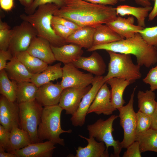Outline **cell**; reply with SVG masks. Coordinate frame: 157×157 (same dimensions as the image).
Returning a JSON list of instances; mask_svg holds the SVG:
<instances>
[{
	"instance_id": "44",
	"label": "cell",
	"mask_w": 157,
	"mask_h": 157,
	"mask_svg": "<svg viewBox=\"0 0 157 157\" xmlns=\"http://www.w3.org/2000/svg\"><path fill=\"white\" fill-rule=\"evenodd\" d=\"M14 6V0H0V8L4 11H10Z\"/></svg>"
},
{
	"instance_id": "42",
	"label": "cell",
	"mask_w": 157,
	"mask_h": 157,
	"mask_svg": "<svg viewBox=\"0 0 157 157\" xmlns=\"http://www.w3.org/2000/svg\"><path fill=\"white\" fill-rule=\"evenodd\" d=\"M10 132L0 125V146L2 147L5 150L8 144Z\"/></svg>"
},
{
	"instance_id": "29",
	"label": "cell",
	"mask_w": 157,
	"mask_h": 157,
	"mask_svg": "<svg viewBox=\"0 0 157 157\" xmlns=\"http://www.w3.org/2000/svg\"><path fill=\"white\" fill-rule=\"evenodd\" d=\"M14 57H16L33 75L42 72L48 66L47 63L31 55L27 51L19 52Z\"/></svg>"
},
{
	"instance_id": "54",
	"label": "cell",
	"mask_w": 157,
	"mask_h": 157,
	"mask_svg": "<svg viewBox=\"0 0 157 157\" xmlns=\"http://www.w3.org/2000/svg\"><path fill=\"white\" fill-rule=\"evenodd\" d=\"M157 67V65L156 66Z\"/></svg>"
},
{
	"instance_id": "30",
	"label": "cell",
	"mask_w": 157,
	"mask_h": 157,
	"mask_svg": "<svg viewBox=\"0 0 157 157\" xmlns=\"http://www.w3.org/2000/svg\"><path fill=\"white\" fill-rule=\"evenodd\" d=\"M138 111L152 116L156 108L157 102L155 94L151 90L145 92L139 90L137 94Z\"/></svg>"
},
{
	"instance_id": "50",
	"label": "cell",
	"mask_w": 157,
	"mask_h": 157,
	"mask_svg": "<svg viewBox=\"0 0 157 157\" xmlns=\"http://www.w3.org/2000/svg\"><path fill=\"white\" fill-rule=\"evenodd\" d=\"M25 8L29 7L32 3L34 0H18Z\"/></svg>"
},
{
	"instance_id": "10",
	"label": "cell",
	"mask_w": 157,
	"mask_h": 157,
	"mask_svg": "<svg viewBox=\"0 0 157 157\" xmlns=\"http://www.w3.org/2000/svg\"><path fill=\"white\" fill-rule=\"evenodd\" d=\"M104 76H95L92 86L84 96L78 109L72 115L71 120L75 126H82L85 123L88 109L102 86L105 83Z\"/></svg>"
},
{
	"instance_id": "11",
	"label": "cell",
	"mask_w": 157,
	"mask_h": 157,
	"mask_svg": "<svg viewBox=\"0 0 157 157\" xmlns=\"http://www.w3.org/2000/svg\"><path fill=\"white\" fill-rule=\"evenodd\" d=\"M72 64H64L60 84L63 89L69 87L83 88L92 83L95 76L90 73L80 71Z\"/></svg>"
},
{
	"instance_id": "21",
	"label": "cell",
	"mask_w": 157,
	"mask_h": 157,
	"mask_svg": "<svg viewBox=\"0 0 157 157\" xmlns=\"http://www.w3.org/2000/svg\"><path fill=\"white\" fill-rule=\"evenodd\" d=\"M79 136L86 140L88 144L84 147L79 146L76 150L75 157H108L109 154L105 143L98 142L93 137L89 138L79 135Z\"/></svg>"
},
{
	"instance_id": "28",
	"label": "cell",
	"mask_w": 157,
	"mask_h": 157,
	"mask_svg": "<svg viewBox=\"0 0 157 157\" xmlns=\"http://www.w3.org/2000/svg\"><path fill=\"white\" fill-rule=\"evenodd\" d=\"M104 24L95 27L93 46L108 44L124 39L107 25Z\"/></svg>"
},
{
	"instance_id": "47",
	"label": "cell",
	"mask_w": 157,
	"mask_h": 157,
	"mask_svg": "<svg viewBox=\"0 0 157 157\" xmlns=\"http://www.w3.org/2000/svg\"><path fill=\"white\" fill-rule=\"evenodd\" d=\"M151 128L157 130V103L155 111L152 116Z\"/></svg>"
},
{
	"instance_id": "43",
	"label": "cell",
	"mask_w": 157,
	"mask_h": 157,
	"mask_svg": "<svg viewBox=\"0 0 157 157\" xmlns=\"http://www.w3.org/2000/svg\"><path fill=\"white\" fill-rule=\"evenodd\" d=\"M13 57L8 50H0V71L5 69L7 64V61L10 60Z\"/></svg>"
},
{
	"instance_id": "24",
	"label": "cell",
	"mask_w": 157,
	"mask_h": 157,
	"mask_svg": "<svg viewBox=\"0 0 157 157\" xmlns=\"http://www.w3.org/2000/svg\"><path fill=\"white\" fill-rule=\"evenodd\" d=\"M95 27L85 26L75 30L65 40L67 43L77 44L87 49L93 45V37Z\"/></svg>"
},
{
	"instance_id": "5",
	"label": "cell",
	"mask_w": 157,
	"mask_h": 157,
	"mask_svg": "<svg viewBox=\"0 0 157 157\" xmlns=\"http://www.w3.org/2000/svg\"><path fill=\"white\" fill-rule=\"evenodd\" d=\"M110 57L108 72L104 76L106 81L113 78H124L131 83L140 79L142 77L140 66L135 64L131 55L107 51Z\"/></svg>"
},
{
	"instance_id": "20",
	"label": "cell",
	"mask_w": 157,
	"mask_h": 157,
	"mask_svg": "<svg viewBox=\"0 0 157 157\" xmlns=\"http://www.w3.org/2000/svg\"><path fill=\"white\" fill-rule=\"evenodd\" d=\"M51 47L56 60L64 64L72 63L79 58L83 53L82 48L73 43L60 47Z\"/></svg>"
},
{
	"instance_id": "7",
	"label": "cell",
	"mask_w": 157,
	"mask_h": 157,
	"mask_svg": "<svg viewBox=\"0 0 157 157\" xmlns=\"http://www.w3.org/2000/svg\"><path fill=\"white\" fill-rule=\"evenodd\" d=\"M118 117L117 115H112L105 120L100 119L94 124L88 125L87 126L89 137H93L99 142H103L107 150L109 147H112L113 156L115 157L119 156L123 148L121 142L118 140H115L112 135L114 130L113 127V122Z\"/></svg>"
},
{
	"instance_id": "52",
	"label": "cell",
	"mask_w": 157,
	"mask_h": 157,
	"mask_svg": "<svg viewBox=\"0 0 157 157\" xmlns=\"http://www.w3.org/2000/svg\"><path fill=\"white\" fill-rule=\"evenodd\" d=\"M118 1H124L126 0H118Z\"/></svg>"
},
{
	"instance_id": "33",
	"label": "cell",
	"mask_w": 157,
	"mask_h": 157,
	"mask_svg": "<svg viewBox=\"0 0 157 157\" xmlns=\"http://www.w3.org/2000/svg\"><path fill=\"white\" fill-rule=\"evenodd\" d=\"M17 85L16 101L18 104L35 100L38 87L34 84L25 81L17 83Z\"/></svg>"
},
{
	"instance_id": "25",
	"label": "cell",
	"mask_w": 157,
	"mask_h": 157,
	"mask_svg": "<svg viewBox=\"0 0 157 157\" xmlns=\"http://www.w3.org/2000/svg\"><path fill=\"white\" fill-rule=\"evenodd\" d=\"M61 66V63L48 66L42 72L33 75L30 82L38 88L42 85L62 78L63 71Z\"/></svg>"
},
{
	"instance_id": "39",
	"label": "cell",
	"mask_w": 157,
	"mask_h": 157,
	"mask_svg": "<svg viewBox=\"0 0 157 157\" xmlns=\"http://www.w3.org/2000/svg\"><path fill=\"white\" fill-rule=\"evenodd\" d=\"M143 82L150 85L151 90L157 89V67L152 68L149 71L146 76L143 79Z\"/></svg>"
},
{
	"instance_id": "49",
	"label": "cell",
	"mask_w": 157,
	"mask_h": 157,
	"mask_svg": "<svg viewBox=\"0 0 157 157\" xmlns=\"http://www.w3.org/2000/svg\"><path fill=\"white\" fill-rule=\"evenodd\" d=\"M136 3L142 6H150L151 3L149 0H135Z\"/></svg>"
},
{
	"instance_id": "53",
	"label": "cell",
	"mask_w": 157,
	"mask_h": 157,
	"mask_svg": "<svg viewBox=\"0 0 157 157\" xmlns=\"http://www.w3.org/2000/svg\"><path fill=\"white\" fill-rule=\"evenodd\" d=\"M150 0H150H151V1H154V0Z\"/></svg>"
},
{
	"instance_id": "8",
	"label": "cell",
	"mask_w": 157,
	"mask_h": 157,
	"mask_svg": "<svg viewBox=\"0 0 157 157\" xmlns=\"http://www.w3.org/2000/svg\"><path fill=\"white\" fill-rule=\"evenodd\" d=\"M136 88H134L128 104L117 109L119 112L120 124L124 131V138L121 142L123 148H126L135 141L136 117L133 104Z\"/></svg>"
},
{
	"instance_id": "6",
	"label": "cell",
	"mask_w": 157,
	"mask_h": 157,
	"mask_svg": "<svg viewBox=\"0 0 157 157\" xmlns=\"http://www.w3.org/2000/svg\"><path fill=\"white\" fill-rule=\"evenodd\" d=\"M18 104L20 128L28 133L32 143L39 142L38 126L43 107L36 100Z\"/></svg>"
},
{
	"instance_id": "16",
	"label": "cell",
	"mask_w": 157,
	"mask_h": 157,
	"mask_svg": "<svg viewBox=\"0 0 157 157\" xmlns=\"http://www.w3.org/2000/svg\"><path fill=\"white\" fill-rule=\"evenodd\" d=\"M55 144L49 141L31 143L10 153L15 154L16 157H51L56 148Z\"/></svg>"
},
{
	"instance_id": "48",
	"label": "cell",
	"mask_w": 157,
	"mask_h": 157,
	"mask_svg": "<svg viewBox=\"0 0 157 157\" xmlns=\"http://www.w3.org/2000/svg\"><path fill=\"white\" fill-rule=\"evenodd\" d=\"M5 150L1 147L0 146V157H16L14 154L10 152H6Z\"/></svg>"
},
{
	"instance_id": "9",
	"label": "cell",
	"mask_w": 157,
	"mask_h": 157,
	"mask_svg": "<svg viewBox=\"0 0 157 157\" xmlns=\"http://www.w3.org/2000/svg\"><path fill=\"white\" fill-rule=\"evenodd\" d=\"M12 34L8 50L15 56L17 53L27 50L38 33L28 22L23 21L12 29Z\"/></svg>"
},
{
	"instance_id": "17",
	"label": "cell",
	"mask_w": 157,
	"mask_h": 157,
	"mask_svg": "<svg viewBox=\"0 0 157 157\" xmlns=\"http://www.w3.org/2000/svg\"><path fill=\"white\" fill-rule=\"evenodd\" d=\"M27 51L31 55L47 64H51L56 60L49 42L39 36L32 40Z\"/></svg>"
},
{
	"instance_id": "15",
	"label": "cell",
	"mask_w": 157,
	"mask_h": 157,
	"mask_svg": "<svg viewBox=\"0 0 157 157\" xmlns=\"http://www.w3.org/2000/svg\"><path fill=\"white\" fill-rule=\"evenodd\" d=\"M63 90L60 83L42 85L38 88L35 100L44 107L58 104Z\"/></svg>"
},
{
	"instance_id": "2",
	"label": "cell",
	"mask_w": 157,
	"mask_h": 157,
	"mask_svg": "<svg viewBox=\"0 0 157 157\" xmlns=\"http://www.w3.org/2000/svg\"><path fill=\"white\" fill-rule=\"evenodd\" d=\"M98 50H104L135 56L137 64L149 68L157 62V50L147 44L138 33L134 37L122 39L108 44L93 46L87 49L91 52Z\"/></svg>"
},
{
	"instance_id": "36",
	"label": "cell",
	"mask_w": 157,
	"mask_h": 157,
	"mask_svg": "<svg viewBox=\"0 0 157 157\" xmlns=\"http://www.w3.org/2000/svg\"><path fill=\"white\" fill-rule=\"evenodd\" d=\"M48 3H53L60 8L64 5L65 0H34L28 7L25 8V12L27 14L33 13L40 6Z\"/></svg>"
},
{
	"instance_id": "34",
	"label": "cell",
	"mask_w": 157,
	"mask_h": 157,
	"mask_svg": "<svg viewBox=\"0 0 157 157\" xmlns=\"http://www.w3.org/2000/svg\"><path fill=\"white\" fill-rule=\"evenodd\" d=\"M136 135L143 133L151 128L152 116L139 111L136 113Z\"/></svg>"
},
{
	"instance_id": "4",
	"label": "cell",
	"mask_w": 157,
	"mask_h": 157,
	"mask_svg": "<svg viewBox=\"0 0 157 157\" xmlns=\"http://www.w3.org/2000/svg\"><path fill=\"white\" fill-rule=\"evenodd\" d=\"M63 109L58 104L44 107L38 130L39 142L47 140L56 144L65 145L63 139L60 137L63 133H70L72 130H63L60 117Z\"/></svg>"
},
{
	"instance_id": "46",
	"label": "cell",
	"mask_w": 157,
	"mask_h": 157,
	"mask_svg": "<svg viewBox=\"0 0 157 157\" xmlns=\"http://www.w3.org/2000/svg\"><path fill=\"white\" fill-rule=\"evenodd\" d=\"M154 7L149 13L148 15V20L149 21L153 20L157 17V0H154Z\"/></svg>"
},
{
	"instance_id": "31",
	"label": "cell",
	"mask_w": 157,
	"mask_h": 157,
	"mask_svg": "<svg viewBox=\"0 0 157 157\" xmlns=\"http://www.w3.org/2000/svg\"><path fill=\"white\" fill-rule=\"evenodd\" d=\"M135 141L139 143L141 153L152 151L157 153V130L150 128L136 135Z\"/></svg>"
},
{
	"instance_id": "1",
	"label": "cell",
	"mask_w": 157,
	"mask_h": 157,
	"mask_svg": "<svg viewBox=\"0 0 157 157\" xmlns=\"http://www.w3.org/2000/svg\"><path fill=\"white\" fill-rule=\"evenodd\" d=\"M54 15L66 19L81 27L106 24L117 17L116 8L83 0H65L64 5L57 9Z\"/></svg>"
},
{
	"instance_id": "27",
	"label": "cell",
	"mask_w": 157,
	"mask_h": 157,
	"mask_svg": "<svg viewBox=\"0 0 157 157\" xmlns=\"http://www.w3.org/2000/svg\"><path fill=\"white\" fill-rule=\"evenodd\" d=\"M9 140L5 151L11 152L20 149L32 143L28 133L18 127H15L10 131Z\"/></svg>"
},
{
	"instance_id": "51",
	"label": "cell",
	"mask_w": 157,
	"mask_h": 157,
	"mask_svg": "<svg viewBox=\"0 0 157 157\" xmlns=\"http://www.w3.org/2000/svg\"><path fill=\"white\" fill-rule=\"evenodd\" d=\"M10 27L6 22L2 21L1 19L0 20V29L10 28Z\"/></svg>"
},
{
	"instance_id": "38",
	"label": "cell",
	"mask_w": 157,
	"mask_h": 157,
	"mask_svg": "<svg viewBox=\"0 0 157 157\" xmlns=\"http://www.w3.org/2000/svg\"><path fill=\"white\" fill-rule=\"evenodd\" d=\"M52 28L56 34L65 40L75 31L60 24H51Z\"/></svg>"
},
{
	"instance_id": "18",
	"label": "cell",
	"mask_w": 157,
	"mask_h": 157,
	"mask_svg": "<svg viewBox=\"0 0 157 157\" xmlns=\"http://www.w3.org/2000/svg\"><path fill=\"white\" fill-rule=\"evenodd\" d=\"M72 64L76 68L86 70L95 76H102L105 73L106 68L102 57L94 51L90 56H81Z\"/></svg>"
},
{
	"instance_id": "45",
	"label": "cell",
	"mask_w": 157,
	"mask_h": 157,
	"mask_svg": "<svg viewBox=\"0 0 157 157\" xmlns=\"http://www.w3.org/2000/svg\"><path fill=\"white\" fill-rule=\"evenodd\" d=\"M95 4L105 5H114L117 4L118 0H83Z\"/></svg>"
},
{
	"instance_id": "22",
	"label": "cell",
	"mask_w": 157,
	"mask_h": 157,
	"mask_svg": "<svg viewBox=\"0 0 157 157\" xmlns=\"http://www.w3.org/2000/svg\"><path fill=\"white\" fill-rule=\"evenodd\" d=\"M110 86L111 101L116 109L123 106L125 101L123 98L124 91L131 82L124 78H113L106 82Z\"/></svg>"
},
{
	"instance_id": "35",
	"label": "cell",
	"mask_w": 157,
	"mask_h": 157,
	"mask_svg": "<svg viewBox=\"0 0 157 157\" xmlns=\"http://www.w3.org/2000/svg\"><path fill=\"white\" fill-rule=\"evenodd\" d=\"M138 33L147 44L157 50V26L144 28Z\"/></svg>"
},
{
	"instance_id": "12",
	"label": "cell",
	"mask_w": 157,
	"mask_h": 157,
	"mask_svg": "<svg viewBox=\"0 0 157 157\" xmlns=\"http://www.w3.org/2000/svg\"><path fill=\"white\" fill-rule=\"evenodd\" d=\"M69 87L63 89L58 105L65 110V114L73 115L78 109L84 96L91 87Z\"/></svg>"
},
{
	"instance_id": "3",
	"label": "cell",
	"mask_w": 157,
	"mask_h": 157,
	"mask_svg": "<svg viewBox=\"0 0 157 157\" xmlns=\"http://www.w3.org/2000/svg\"><path fill=\"white\" fill-rule=\"evenodd\" d=\"M59 8L55 4L47 3L39 6L33 13L22 14L20 15V17L33 26L37 31L38 36L46 39L53 46L60 47L67 44L65 40L56 34L51 22L54 13Z\"/></svg>"
},
{
	"instance_id": "37",
	"label": "cell",
	"mask_w": 157,
	"mask_h": 157,
	"mask_svg": "<svg viewBox=\"0 0 157 157\" xmlns=\"http://www.w3.org/2000/svg\"><path fill=\"white\" fill-rule=\"evenodd\" d=\"M12 34L10 28L0 29V50H8Z\"/></svg>"
},
{
	"instance_id": "13",
	"label": "cell",
	"mask_w": 157,
	"mask_h": 157,
	"mask_svg": "<svg viewBox=\"0 0 157 157\" xmlns=\"http://www.w3.org/2000/svg\"><path fill=\"white\" fill-rule=\"evenodd\" d=\"M0 123L10 131L20 126L19 104L15 101H10L2 95L0 97Z\"/></svg>"
},
{
	"instance_id": "19",
	"label": "cell",
	"mask_w": 157,
	"mask_h": 157,
	"mask_svg": "<svg viewBox=\"0 0 157 157\" xmlns=\"http://www.w3.org/2000/svg\"><path fill=\"white\" fill-rule=\"evenodd\" d=\"M134 19L132 16L126 18L118 16L114 20L106 24L124 38L133 37L135 33L144 28L134 24Z\"/></svg>"
},
{
	"instance_id": "32",
	"label": "cell",
	"mask_w": 157,
	"mask_h": 157,
	"mask_svg": "<svg viewBox=\"0 0 157 157\" xmlns=\"http://www.w3.org/2000/svg\"><path fill=\"white\" fill-rule=\"evenodd\" d=\"M17 82L10 80L5 69L0 71V93L10 101H16Z\"/></svg>"
},
{
	"instance_id": "40",
	"label": "cell",
	"mask_w": 157,
	"mask_h": 157,
	"mask_svg": "<svg viewBox=\"0 0 157 157\" xmlns=\"http://www.w3.org/2000/svg\"><path fill=\"white\" fill-rule=\"evenodd\" d=\"M51 22V24H60L74 31L82 28L72 21L63 17L56 15H53Z\"/></svg>"
},
{
	"instance_id": "26",
	"label": "cell",
	"mask_w": 157,
	"mask_h": 157,
	"mask_svg": "<svg viewBox=\"0 0 157 157\" xmlns=\"http://www.w3.org/2000/svg\"><path fill=\"white\" fill-rule=\"evenodd\" d=\"M152 7L151 6L135 7L126 5H119L116 8L117 16L123 17L131 15L136 19L138 25L145 28V19L149 15Z\"/></svg>"
},
{
	"instance_id": "23",
	"label": "cell",
	"mask_w": 157,
	"mask_h": 157,
	"mask_svg": "<svg viewBox=\"0 0 157 157\" xmlns=\"http://www.w3.org/2000/svg\"><path fill=\"white\" fill-rule=\"evenodd\" d=\"M4 69L9 78L17 83L30 82L33 75L15 57H13L9 62L7 63Z\"/></svg>"
},
{
	"instance_id": "41",
	"label": "cell",
	"mask_w": 157,
	"mask_h": 157,
	"mask_svg": "<svg viewBox=\"0 0 157 157\" xmlns=\"http://www.w3.org/2000/svg\"><path fill=\"white\" fill-rule=\"evenodd\" d=\"M127 150L125 151L123 157H141L139 143L138 141H135L127 148Z\"/></svg>"
},
{
	"instance_id": "14",
	"label": "cell",
	"mask_w": 157,
	"mask_h": 157,
	"mask_svg": "<svg viewBox=\"0 0 157 157\" xmlns=\"http://www.w3.org/2000/svg\"><path fill=\"white\" fill-rule=\"evenodd\" d=\"M116 110L111 101L110 90L105 82L99 90L87 114L94 113L98 115L103 114L109 115Z\"/></svg>"
}]
</instances>
